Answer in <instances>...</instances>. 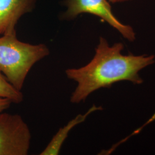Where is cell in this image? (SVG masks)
<instances>
[{
  "instance_id": "obj_1",
  "label": "cell",
  "mask_w": 155,
  "mask_h": 155,
  "mask_svg": "<svg viewBox=\"0 0 155 155\" xmlns=\"http://www.w3.org/2000/svg\"><path fill=\"white\" fill-rule=\"evenodd\" d=\"M124 45L117 43L110 46L101 37L93 58L88 64L78 68H68L67 77L77 83L70 97L72 104L86 100L94 91L108 88L121 81L135 84L143 82L139 72L155 62L154 55H123Z\"/></svg>"
},
{
  "instance_id": "obj_2",
  "label": "cell",
  "mask_w": 155,
  "mask_h": 155,
  "mask_svg": "<svg viewBox=\"0 0 155 155\" xmlns=\"http://www.w3.org/2000/svg\"><path fill=\"white\" fill-rule=\"evenodd\" d=\"M49 54L46 45L22 42L17 39L16 32L0 37V71L18 90H21L35 64Z\"/></svg>"
},
{
  "instance_id": "obj_3",
  "label": "cell",
  "mask_w": 155,
  "mask_h": 155,
  "mask_svg": "<svg viewBox=\"0 0 155 155\" xmlns=\"http://www.w3.org/2000/svg\"><path fill=\"white\" fill-rule=\"evenodd\" d=\"M31 141L30 129L22 117L0 113V155H27Z\"/></svg>"
},
{
  "instance_id": "obj_4",
  "label": "cell",
  "mask_w": 155,
  "mask_h": 155,
  "mask_svg": "<svg viewBox=\"0 0 155 155\" xmlns=\"http://www.w3.org/2000/svg\"><path fill=\"white\" fill-rule=\"evenodd\" d=\"M66 11L61 15V19L71 20L82 13H89L99 17L121 33L130 41L136 39L132 27L120 22L111 11L110 4L106 0H64Z\"/></svg>"
},
{
  "instance_id": "obj_5",
  "label": "cell",
  "mask_w": 155,
  "mask_h": 155,
  "mask_svg": "<svg viewBox=\"0 0 155 155\" xmlns=\"http://www.w3.org/2000/svg\"><path fill=\"white\" fill-rule=\"evenodd\" d=\"M38 0H0V36L16 32L21 17L33 11Z\"/></svg>"
},
{
  "instance_id": "obj_6",
  "label": "cell",
  "mask_w": 155,
  "mask_h": 155,
  "mask_svg": "<svg viewBox=\"0 0 155 155\" xmlns=\"http://www.w3.org/2000/svg\"><path fill=\"white\" fill-rule=\"evenodd\" d=\"M101 110H102V107L101 106L94 105L86 113L83 114H78L74 118L68 122L65 126L59 129L58 132L54 135L50 143L45 148V150L40 153V155H59L63 144L67 138L70 132L72 129L78 124L84 122L87 117L94 111Z\"/></svg>"
},
{
  "instance_id": "obj_7",
  "label": "cell",
  "mask_w": 155,
  "mask_h": 155,
  "mask_svg": "<svg viewBox=\"0 0 155 155\" xmlns=\"http://www.w3.org/2000/svg\"><path fill=\"white\" fill-rule=\"evenodd\" d=\"M0 98L11 100L12 103L20 104L24 98L21 91L16 89L0 71Z\"/></svg>"
},
{
  "instance_id": "obj_8",
  "label": "cell",
  "mask_w": 155,
  "mask_h": 155,
  "mask_svg": "<svg viewBox=\"0 0 155 155\" xmlns=\"http://www.w3.org/2000/svg\"><path fill=\"white\" fill-rule=\"evenodd\" d=\"M12 104L10 100L7 98H0V113L8 109Z\"/></svg>"
},
{
  "instance_id": "obj_9",
  "label": "cell",
  "mask_w": 155,
  "mask_h": 155,
  "mask_svg": "<svg viewBox=\"0 0 155 155\" xmlns=\"http://www.w3.org/2000/svg\"><path fill=\"white\" fill-rule=\"evenodd\" d=\"M130 0H109V1L112 3H117V2H125V1H128Z\"/></svg>"
}]
</instances>
